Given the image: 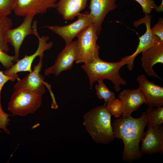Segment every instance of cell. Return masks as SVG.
Here are the masks:
<instances>
[{
	"label": "cell",
	"instance_id": "obj_1",
	"mask_svg": "<svg viewBox=\"0 0 163 163\" xmlns=\"http://www.w3.org/2000/svg\"><path fill=\"white\" fill-rule=\"evenodd\" d=\"M147 123L146 113L144 111L138 118L122 116L112 123L115 138L122 139L124 143L122 158L124 161L131 163L141 157L139 145Z\"/></svg>",
	"mask_w": 163,
	"mask_h": 163
},
{
	"label": "cell",
	"instance_id": "obj_2",
	"mask_svg": "<svg viewBox=\"0 0 163 163\" xmlns=\"http://www.w3.org/2000/svg\"><path fill=\"white\" fill-rule=\"evenodd\" d=\"M111 115L106 103L92 109L83 116V124L96 143L108 144L114 139L111 123Z\"/></svg>",
	"mask_w": 163,
	"mask_h": 163
},
{
	"label": "cell",
	"instance_id": "obj_3",
	"mask_svg": "<svg viewBox=\"0 0 163 163\" xmlns=\"http://www.w3.org/2000/svg\"><path fill=\"white\" fill-rule=\"evenodd\" d=\"M126 64V61L124 60L110 62L103 61L99 57L91 62L84 64L81 67L88 75L91 89L95 82L107 79L112 82L115 90L117 92L120 90L121 85H124L126 84L119 72L122 66Z\"/></svg>",
	"mask_w": 163,
	"mask_h": 163
},
{
	"label": "cell",
	"instance_id": "obj_4",
	"mask_svg": "<svg viewBox=\"0 0 163 163\" xmlns=\"http://www.w3.org/2000/svg\"><path fill=\"white\" fill-rule=\"evenodd\" d=\"M42 97L28 90L15 89L8 102V110L14 115L26 116L40 107Z\"/></svg>",
	"mask_w": 163,
	"mask_h": 163
},
{
	"label": "cell",
	"instance_id": "obj_5",
	"mask_svg": "<svg viewBox=\"0 0 163 163\" xmlns=\"http://www.w3.org/2000/svg\"><path fill=\"white\" fill-rule=\"evenodd\" d=\"M98 36L92 24L79 34L77 36L78 54L76 63L91 62L99 57L100 46L97 43Z\"/></svg>",
	"mask_w": 163,
	"mask_h": 163
},
{
	"label": "cell",
	"instance_id": "obj_6",
	"mask_svg": "<svg viewBox=\"0 0 163 163\" xmlns=\"http://www.w3.org/2000/svg\"><path fill=\"white\" fill-rule=\"evenodd\" d=\"M33 23L32 27L34 32V34L38 38L39 41L37 50L31 55L27 56L26 54L23 58L18 60L15 65L3 72L5 75L15 77L18 81L20 80V79L17 73L25 71H28L30 72H32L31 66L35 58L37 56L44 57V52L50 50L53 46V43L52 41L47 42L49 39L48 36L40 37L39 35L37 29V21H35Z\"/></svg>",
	"mask_w": 163,
	"mask_h": 163
},
{
	"label": "cell",
	"instance_id": "obj_7",
	"mask_svg": "<svg viewBox=\"0 0 163 163\" xmlns=\"http://www.w3.org/2000/svg\"><path fill=\"white\" fill-rule=\"evenodd\" d=\"M152 15H145L143 18L135 21L133 25L137 28L142 24H144L146 27L145 33L139 37V41L137 49L132 54L126 56L121 59L127 62V67L129 71L133 70L134 66V61L136 57L139 53L155 45L161 40L157 35L152 33L151 30V21Z\"/></svg>",
	"mask_w": 163,
	"mask_h": 163
},
{
	"label": "cell",
	"instance_id": "obj_8",
	"mask_svg": "<svg viewBox=\"0 0 163 163\" xmlns=\"http://www.w3.org/2000/svg\"><path fill=\"white\" fill-rule=\"evenodd\" d=\"M39 57V62L34 66L33 70L23 79L18 81L13 86L14 89L28 90L42 97L46 92L45 86L50 87V85L44 82V77L40 73L43 57Z\"/></svg>",
	"mask_w": 163,
	"mask_h": 163
},
{
	"label": "cell",
	"instance_id": "obj_9",
	"mask_svg": "<svg viewBox=\"0 0 163 163\" xmlns=\"http://www.w3.org/2000/svg\"><path fill=\"white\" fill-rule=\"evenodd\" d=\"M77 19L69 25L59 26H48L46 27L50 30L60 36L64 40L66 44L71 43L74 38L87 27L92 24V19L89 13L85 11L77 15Z\"/></svg>",
	"mask_w": 163,
	"mask_h": 163
},
{
	"label": "cell",
	"instance_id": "obj_10",
	"mask_svg": "<svg viewBox=\"0 0 163 163\" xmlns=\"http://www.w3.org/2000/svg\"><path fill=\"white\" fill-rule=\"evenodd\" d=\"M78 54L77 40L66 44L58 55L55 64L45 69V74L48 75L53 74L57 77L62 72L70 70L72 67L74 61L77 60Z\"/></svg>",
	"mask_w": 163,
	"mask_h": 163
},
{
	"label": "cell",
	"instance_id": "obj_11",
	"mask_svg": "<svg viewBox=\"0 0 163 163\" xmlns=\"http://www.w3.org/2000/svg\"><path fill=\"white\" fill-rule=\"evenodd\" d=\"M34 16L31 14L25 16L20 25L15 28L9 29L7 32V42L13 47L15 52L14 62L19 60L20 49L24 39L29 35L34 34L31 24Z\"/></svg>",
	"mask_w": 163,
	"mask_h": 163
},
{
	"label": "cell",
	"instance_id": "obj_12",
	"mask_svg": "<svg viewBox=\"0 0 163 163\" xmlns=\"http://www.w3.org/2000/svg\"><path fill=\"white\" fill-rule=\"evenodd\" d=\"M56 0H15L13 10L19 16L43 14L56 8Z\"/></svg>",
	"mask_w": 163,
	"mask_h": 163
},
{
	"label": "cell",
	"instance_id": "obj_13",
	"mask_svg": "<svg viewBox=\"0 0 163 163\" xmlns=\"http://www.w3.org/2000/svg\"><path fill=\"white\" fill-rule=\"evenodd\" d=\"M142 154H163V127L162 125L153 126H147L141 140Z\"/></svg>",
	"mask_w": 163,
	"mask_h": 163
},
{
	"label": "cell",
	"instance_id": "obj_14",
	"mask_svg": "<svg viewBox=\"0 0 163 163\" xmlns=\"http://www.w3.org/2000/svg\"><path fill=\"white\" fill-rule=\"evenodd\" d=\"M136 80L138 88L144 97L145 104L152 107L163 105V88L149 81L143 74L139 75Z\"/></svg>",
	"mask_w": 163,
	"mask_h": 163
},
{
	"label": "cell",
	"instance_id": "obj_15",
	"mask_svg": "<svg viewBox=\"0 0 163 163\" xmlns=\"http://www.w3.org/2000/svg\"><path fill=\"white\" fill-rule=\"evenodd\" d=\"M117 0H90L89 14L93 25L98 35L101 30V24L107 14L117 7Z\"/></svg>",
	"mask_w": 163,
	"mask_h": 163
},
{
	"label": "cell",
	"instance_id": "obj_16",
	"mask_svg": "<svg viewBox=\"0 0 163 163\" xmlns=\"http://www.w3.org/2000/svg\"><path fill=\"white\" fill-rule=\"evenodd\" d=\"M142 66L149 76L161 78L153 70L152 67L158 63H163V41L161 40L155 45L142 52Z\"/></svg>",
	"mask_w": 163,
	"mask_h": 163
},
{
	"label": "cell",
	"instance_id": "obj_17",
	"mask_svg": "<svg viewBox=\"0 0 163 163\" xmlns=\"http://www.w3.org/2000/svg\"><path fill=\"white\" fill-rule=\"evenodd\" d=\"M118 97L122 102V115L123 116L131 115L132 112L137 110L145 102L144 96L139 88L124 89L120 93Z\"/></svg>",
	"mask_w": 163,
	"mask_h": 163
},
{
	"label": "cell",
	"instance_id": "obj_18",
	"mask_svg": "<svg viewBox=\"0 0 163 163\" xmlns=\"http://www.w3.org/2000/svg\"><path fill=\"white\" fill-rule=\"evenodd\" d=\"M88 0H59L56 8L65 20H72L77 16L87 5Z\"/></svg>",
	"mask_w": 163,
	"mask_h": 163
},
{
	"label": "cell",
	"instance_id": "obj_19",
	"mask_svg": "<svg viewBox=\"0 0 163 163\" xmlns=\"http://www.w3.org/2000/svg\"><path fill=\"white\" fill-rule=\"evenodd\" d=\"M12 25L11 18L8 16L0 14V49L6 53L9 50L6 40L7 33Z\"/></svg>",
	"mask_w": 163,
	"mask_h": 163
},
{
	"label": "cell",
	"instance_id": "obj_20",
	"mask_svg": "<svg viewBox=\"0 0 163 163\" xmlns=\"http://www.w3.org/2000/svg\"><path fill=\"white\" fill-rule=\"evenodd\" d=\"M147 126H153L162 125L163 123V107L156 108L148 106L146 110Z\"/></svg>",
	"mask_w": 163,
	"mask_h": 163
},
{
	"label": "cell",
	"instance_id": "obj_21",
	"mask_svg": "<svg viewBox=\"0 0 163 163\" xmlns=\"http://www.w3.org/2000/svg\"><path fill=\"white\" fill-rule=\"evenodd\" d=\"M98 84L96 85L95 88L97 97L100 99H103L105 102L115 98V94L110 91L103 82V80L98 81Z\"/></svg>",
	"mask_w": 163,
	"mask_h": 163
},
{
	"label": "cell",
	"instance_id": "obj_22",
	"mask_svg": "<svg viewBox=\"0 0 163 163\" xmlns=\"http://www.w3.org/2000/svg\"><path fill=\"white\" fill-rule=\"evenodd\" d=\"M107 108L111 115L118 117L122 115L123 106L121 101L115 98L108 101L106 104Z\"/></svg>",
	"mask_w": 163,
	"mask_h": 163
},
{
	"label": "cell",
	"instance_id": "obj_23",
	"mask_svg": "<svg viewBox=\"0 0 163 163\" xmlns=\"http://www.w3.org/2000/svg\"><path fill=\"white\" fill-rule=\"evenodd\" d=\"M15 0H0V14L6 16L10 14Z\"/></svg>",
	"mask_w": 163,
	"mask_h": 163
},
{
	"label": "cell",
	"instance_id": "obj_24",
	"mask_svg": "<svg viewBox=\"0 0 163 163\" xmlns=\"http://www.w3.org/2000/svg\"><path fill=\"white\" fill-rule=\"evenodd\" d=\"M9 116V114L5 112L3 110L0 100V129H3L8 135L11 134L10 131L6 127L10 121V120L8 118ZM0 132L1 131H0Z\"/></svg>",
	"mask_w": 163,
	"mask_h": 163
},
{
	"label": "cell",
	"instance_id": "obj_25",
	"mask_svg": "<svg viewBox=\"0 0 163 163\" xmlns=\"http://www.w3.org/2000/svg\"><path fill=\"white\" fill-rule=\"evenodd\" d=\"M138 2L142 8V11L145 15L149 14L153 9H155L157 5L153 0H135Z\"/></svg>",
	"mask_w": 163,
	"mask_h": 163
},
{
	"label": "cell",
	"instance_id": "obj_26",
	"mask_svg": "<svg viewBox=\"0 0 163 163\" xmlns=\"http://www.w3.org/2000/svg\"><path fill=\"white\" fill-rule=\"evenodd\" d=\"M14 56H10L0 49V62L7 69L11 68L14 65Z\"/></svg>",
	"mask_w": 163,
	"mask_h": 163
},
{
	"label": "cell",
	"instance_id": "obj_27",
	"mask_svg": "<svg viewBox=\"0 0 163 163\" xmlns=\"http://www.w3.org/2000/svg\"><path fill=\"white\" fill-rule=\"evenodd\" d=\"M152 32L157 35L163 41V19L162 18H159L157 23L151 28Z\"/></svg>",
	"mask_w": 163,
	"mask_h": 163
},
{
	"label": "cell",
	"instance_id": "obj_28",
	"mask_svg": "<svg viewBox=\"0 0 163 163\" xmlns=\"http://www.w3.org/2000/svg\"><path fill=\"white\" fill-rule=\"evenodd\" d=\"M17 80L15 77L5 75L3 71H0V99L2 89L5 84L8 81L13 82Z\"/></svg>",
	"mask_w": 163,
	"mask_h": 163
},
{
	"label": "cell",
	"instance_id": "obj_29",
	"mask_svg": "<svg viewBox=\"0 0 163 163\" xmlns=\"http://www.w3.org/2000/svg\"><path fill=\"white\" fill-rule=\"evenodd\" d=\"M156 12H162L163 11V0H162L161 4L159 6H157L155 9Z\"/></svg>",
	"mask_w": 163,
	"mask_h": 163
},
{
	"label": "cell",
	"instance_id": "obj_30",
	"mask_svg": "<svg viewBox=\"0 0 163 163\" xmlns=\"http://www.w3.org/2000/svg\"></svg>",
	"mask_w": 163,
	"mask_h": 163
}]
</instances>
